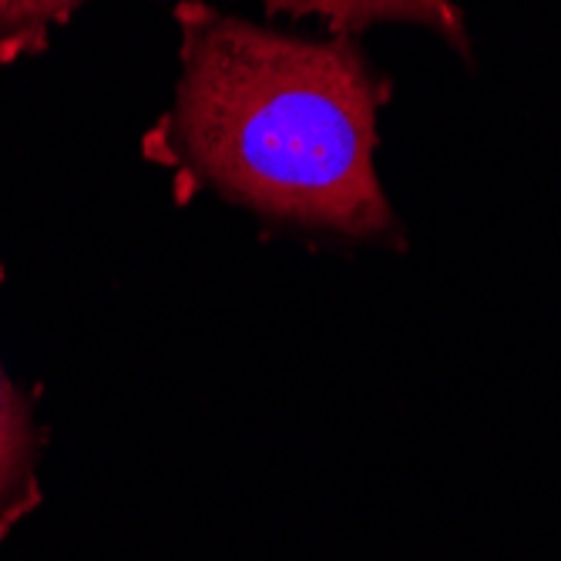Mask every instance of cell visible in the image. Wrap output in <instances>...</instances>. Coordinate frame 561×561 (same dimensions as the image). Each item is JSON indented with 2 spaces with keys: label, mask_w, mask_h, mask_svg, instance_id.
Listing matches in <instances>:
<instances>
[{
  "label": "cell",
  "mask_w": 561,
  "mask_h": 561,
  "mask_svg": "<svg viewBox=\"0 0 561 561\" xmlns=\"http://www.w3.org/2000/svg\"><path fill=\"white\" fill-rule=\"evenodd\" d=\"M0 286H4V260H0ZM37 450L41 437L34 427L31 400L8 380L4 367H0V541L41 501Z\"/></svg>",
  "instance_id": "3957f363"
},
{
  "label": "cell",
  "mask_w": 561,
  "mask_h": 561,
  "mask_svg": "<svg viewBox=\"0 0 561 561\" xmlns=\"http://www.w3.org/2000/svg\"><path fill=\"white\" fill-rule=\"evenodd\" d=\"M179 81L141 156L286 232L403 245L377 172L390 81L356 37H299L179 0Z\"/></svg>",
  "instance_id": "6da1fadb"
},
{
  "label": "cell",
  "mask_w": 561,
  "mask_h": 561,
  "mask_svg": "<svg viewBox=\"0 0 561 561\" xmlns=\"http://www.w3.org/2000/svg\"><path fill=\"white\" fill-rule=\"evenodd\" d=\"M260 8L270 18H317L333 37H356L377 24L424 27L471 61V34L454 0H260Z\"/></svg>",
  "instance_id": "7a4b0ae2"
},
{
  "label": "cell",
  "mask_w": 561,
  "mask_h": 561,
  "mask_svg": "<svg viewBox=\"0 0 561 561\" xmlns=\"http://www.w3.org/2000/svg\"><path fill=\"white\" fill-rule=\"evenodd\" d=\"M88 0H0V68L37 58Z\"/></svg>",
  "instance_id": "277c9868"
}]
</instances>
